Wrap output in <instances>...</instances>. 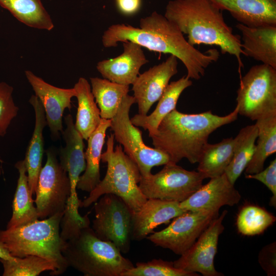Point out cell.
<instances>
[{
	"label": "cell",
	"mask_w": 276,
	"mask_h": 276,
	"mask_svg": "<svg viewBox=\"0 0 276 276\" xmlns=\"http://www.w3.org/2000/svg\"><path fill=\"white\" fill-rule=\"evenodd\" d=\"M130 41L151 51L169 54L185 66L190 79L199 80L205 69L217 61L220 54L216 49L202 52L191 45L177 26L164 15L153 12L142 18L140 27L114 24L104 31L102 41L105 48L116 47L119 42Z\"/></svg>",
	"instance_id": "cell-1"
},
{
	"label": "cell",
	"mask_w": 276,
	"mask_h": 276,
	"mask_svg": "<svg viewBox=\"0 0 276 276\" xmlns=\"http://www.w3.org/2000/svg\"><path fill=\"white\" fill-rule=\"evenodd\" d=\"M238 106L224 116L211 110L187 114L174 109L161 121L156 131L150 137L154 148L169 157L170 163L177 164L187 158L191 164L198 163L210 135L217 128L237 120Z\"/></svg>",
	"instance_id": "cell-2"
},
{
	"label": "cell",
	"mask_w": 276,
	"mask_h": 276,
	"mask_svg": "<svg viewBox=\"0 0 276 276\" xmlns=\"http://www.w3.org/2000/svg\"><path fill=\"white\" fill-rule=\"evenodd\" d=\"M164 16L187 35V41L191 45H216L222 53L235 56L240 74L243 67L241 37L233 33L232 28L224 21L222 10L211 1H170Z\"/></svg>",
	"instance_id": "cell-3"
},
{
	"label": "cell",
	"mask_w": 276,
	"mask_h": 276,
	"mask_svg": "<svg viewBox=\"0 0 276 276\" xmlns=\"http://www.w3.org/2000/svg\"><path fill=\"white\" fill-rule=\"evenodd\" d=\"M64 212L24 225L0 230V242L15 257L34 255L55 265L53 275H59L68 267L62 250L64 244L60 236V223Z\"/></svg>",
	"instance_id": "cell-4"
},
{
	"label": "cell",
	"mask_w": 276,
	"mask_h": 276,
	"mask_svg": "<svg viewBox=\"0 0 276 276\" xmlns=\"http://www.w3.org/2000/svg\"><path fill=\"white\" fill-rule=\"evenodd\" d=\"M62 252L68 267L85 276H121L134 267L114 244L98 238L90 225L65 241Z\"/></svg>",
	"instance_id": "cell-5"
},
{
	"label": "cell",
	"mask_w": 276,
	"mask_h": 276,
	"mask_svg": "<svg viewBox=\"0 0 276 276\" xmlns=\"http://www.w3.org/2000/svg\"><path fill=\"white\" fill-rule=\"evenodd\" d=\"M114 140L112 133L107 136L106 149L101 155L102 162L107 166L104 178L81 201L80 207L87 208L103 195L112 194L121 197L134 213L147 200L139 187L141 175L136 164L120 144L114 149Z\"/></svg>",
	"instance_id": "cell-6"
},
{
	"label": "cell",
	"mask_w": 276,
	"mask_h": 276,
	"mask_svg": "<svg viewBox=\"0 0 276 276\" xmlns=\"http://www.w3.org/2000/svg\"><path fill=\"white\" fill-rule=\"evenodd\" d=\"M136 103L133 96L128 95L123 100L116 114L111 119L110 128L114 140L123 147L124 152L136 164L142 177L151 174L153 167L170 163L169 156L156 148L146 145L142 133L131 122L129 112Z\"/></svg>",
	"instance_id": "cell-7"
},
{
	"label": "cell",
	"mask_w": 276,
	"mask_h": 276,
	"mask_svg": "<svg viewBox=\"0 0 276 276\" xmlns=\"http://www.w3.org/2000/svg\"><path fill=\"white\" fill-rule=\"evenodd\" d=\"M238 113L251 120L276 112V69L260 64L240 78L237 91Z\"/></svg>",
	"instance_id": "cell-8"
},
{
	"label": "cell",
	"mask_w": 276,
	"mask_h": 276,
	"mask_svg": "<svg viewBox=\"0 0 276 276\" xmlns=\"http://www.w3.org/2000/svg\"><path fill=\"white\" fill-rule=\"evenodd\" d=\"M92 229L100 239L114 244L122 254L131 247L133 212L120 197L105 194L95 202Z\"/></svg>",
	"instance_id": "cell-9"
},
{
	"label": "cell",
	"mask_w": 276,
	"mask_h": 276,
	"mask_svg": "<svg viewBox=\"0 0 276 276\" xmlns=\"http://www.w3.org/2000/svg\"><path fill=\"white\" fill-rule=\"evenodd\" d=\"M204 179L198 171L187 170L168 163L155 174L141 177L139 187L147 199L181 202L202 185Z\"/></svg>",
	"instance_id": "cell-10"
},
{
	"label": "cell",
	"mask_w": 276,
	"mask_h": 276,
	"mask_svg": "<svg viewBox=\"0 0 276 276\" xmlns=\"http://www.w3.org/2000/svg\"><path fill=\"white\" fill-rule=\"evenodd\" d=\"M46 153L47 161L38 176L34 200L38 218L42 219L64 212L71 193L67 173L55 151L50 148Z\"/></svg>",
	"instance_id": "cell-11"
},
{
	"label": "cell",
	"mask_w": 276,
	"mask_h": 276,
	"mask_svg": "<svg viewBox=\"0 0 276 276\" xmlns=\"http://www.w3.org/2000/svg\"><path fill=\"white\" fill-rule=\"evenodd\" d=\"M219 211H186L174 218L164 229L146 238L156 246L181 255L196 241Z\"/></svg>",
	"instance_id": "cell-12"
},
{
	"label": "cell",
	"mask_w": 276,
	"mask_h": 276,
	"mask_svg": "<svg viewBox=\"0 0 276 276\" xmlns=\"http://www.w3.org/2000/svg\"><path fill=\"white\" fill-rule=\"evenodd\" d=\"M227 213V211L224 210L214 219L193 244L173 262L176 268L190 272H199L203 276L224 275L216 270L214 262L219 237L224 229L223 221Z\"/></svg>",
	"instance_id": "cell-13"
},
{
	"label": "cell",
	"mask_w": 276,
	"mask_h": 276,
	"mask_svg": "<svg viewBox=\"0 0 276 276\" xmlns=\"http://www.w3.org/2000/svg\"><path fill=\"white\" fill-rule=\"evenodd\" d=\"M64 121L66 127L61 134L65 146L59 152V162L67 172L71 185L64 215L70 218H76L80 216L78 209L81 202L78 197L77 185L81 174L86 168L84 139L76 129L71 114L66 115Z\"/></svg>",
	"instance_id": "cell-14"
},
{
	"label": "cell",
	"mask_w": 276,
	"mask_h": 276,
	"mask_svg": "<svg viewBox=\"0 0 276 276\" xmlns=\"http://www.w3.org/2000/svg\"><path fill=\"white\" fill-rule=\"evenodd\" d=\"M26 77L31 85L35 95L38 98L43 107L47 125L52 137L58 139L63 129L62 119L66 108H72L71 99L76 97L75 88H62L54 86L32 71H26Z\"/></svg>",
	"instance_id": "cell-15"
},
{
	"label": "cell",
	"mask_w": 276,
	"mask_h": 276,
	"mask_svg": "<svg viewBox=\"0 0 276 276\" xmlns=\"http://www.w3.org/2000/svg\"><path fill=\"white\" fill-rule=\"evenodd\" d=\"M177 58L170 55L161 63L139 74L132 84L133 97L139 113L147 114L153 104L158 101L170 79L178 72Z\"/></svg>",
	"instance_id": "cell-16"
},
{
	"label": "cell",
	"mask_w": 276,
	"mask_h": 276,
	"mask_svg": "<svg viewBox=\"0 0 276 276\" xmlns=\"http://www.w3.org/2000/svg\"><path fill=\"white\" fill-rule=\"evenodd\" d=\"M241 198V194L224 173L210 178L207 183L180 202V206L185 211H219L222 206L238 204Z\"/></svg>",
	"instance_id": "cell-17"
},
{
	"label": "cell",
	"mask_w": 276,
	"mask_h": 276,
	"mask_svg": "<svg viewBox=\"0 0 276 276\" xmlns=\"http://www.w3.org/2000/svg\"><path fill=\"white\" fill-rule=\"evenodd\" d=\"M123 45L124 50L121 55L99 62L96 67L104 78L129 85L133 84L140 74L141 67L148 60L140 45L126 41L123 42Z\"/></svg>",
	"instance_id": "cell-18"
},
{
	"label": "cell",
	"mask_w": 276,
	"mask_h": 276,
	"mask_svg": "<svg viewBox=\"0 0 276 276\" xmlns=\"http://www.w3.org/2000/svg\"><path fill=\"white\" fill-rule=\"evenodd\" d=\"M185 212L180 208V202L147 199L142 206L133 213L132 240L140 241L146 239L157 226L169 223L172 219Z\"/></svg>",
	"instance_id": "cell-19"
},
{
	"label": "cell",
	"mask_w": 276,
	"mask_h": 276,
	"mask_svg": "<svg viewBox=\"0 0 276 276\" xmlns=\"http://www.w3.org/2000/svg\"><path fill=\"white\" fill-rule=\"evenodd\" d=\"M249 27L276 26V0H210Z\"/></svg>",
	"instance_id": "cell-20"
},
{
	"label": "cell",
	"mask_w": 276,
	"mask_h": 276,
	"mask_svg": "<svg viewBox=\"0 0 276 276\" xmlns=\"http://www.w3.org/2000/svg\"><path fill=\"white\" fill-rule=\"evenodd\" d=\"M242 34L243 55L276 69V26L236 25Z\"/></svg>",
	"instance_id": "cell-21"
},
{
	"label": "cell",
	"mask_w": 276,
	"mask_h": 276,
	"mask_svg": "<svg viewBox=\"0 0 276 276\" xmlns=\"http://www.w3.org/2000/svg\"><path fill=\"white\" fill-rule=\"evenodd\" d=\"M29 102L34 108L35 122L34 131L24 159L27 170L29 189L31 193L35 194L38 176L42 167V161L44 153L43 131L47 123L43 107L38 98L35 95H32Z\"/></svg>",
	"instance_id": "cell-22"
},
{
	"label": "cell",
	"mask_w": 276,
	"mask_h": 276,
	"mask_svg": "<svg viewBox=\"0 0 276 276\" xmlns=\"http://www.w3.org/2000/svg\"><path fill=\"white\" fill-rule=\"evenodd\" d=\"M192 85V81L187 76L171 82L158 100L154 110L149 115L135 114L130 119L131 123L136 127L148 130L149 136H151L156 131L164 118L176 109L177 102L183 91Z\"/></svg>",
	"instance_id": "cell-23"
},
{
	"label": "cell",
	"mask_w": 276,
	"mask_h": 276,
	"mask_svg": "<svg viewBox=\"0 0 276 276\" xmlns=\"http://www.w3.org/2000/svg\"><path fill=\"white\" fill-rule=\"evenodd\" d=\"M111 120L102 119L98 127L88 137L85 152L86 168L79 177L77 189L90 193L100 182V163L107 130Z\"/></svg>",
	"instance_id": "cell-24"
},
{
	"label": "cell",
	"mask_w": 276,
	"mask_h": 276,
	"mask_svg": "<svg viewBox=\"0 0 276 276\" xmlns=\"http://www.w3.org/2000/svg\"><path fill=\"white\" fill-rule=\"evenodd\" d=\"M15 167L18 170V178L12 202V215L6 228L24 225L39 219L29 187L25 159L17 162Z\"/></svg>",
	"instance_id": "cell-25"
},
{
	"label": "cell",
	"mask_w": 276,
	"mask_h": 276,
	"mask_svg": "<svg viewBox=\"0 0 276 276\" xmlns=\"http://www.w3.org/2000/svg\"><path fill=\"white\" fill-rule=\"evenodd\" d=\"M74 88L78 101L75 126L83 139L87 140L101 122L100 110L91 93L90 85L85 78L80 77Z\"/></svg>",
	"instance_id": "cell-26"
},
{
	"label": "cell",
	"mask_w": 276,
	"mask_h": 276,
	"mask_svg": "<svg viewBox=\"0 0 276 276\" xmlns=\"http://www.w3.org/2000/svg\"><path fill=\"white\" fill-rule=\"evenodd\" d=\"M255 124L258 130L257 145L245 169L246 174L262 171L267 157L276 152V112L261 117Z\"/></svg>",
	"instance_id": "cell-27"
},
{
	"label": "cell",
	"mask_w": 276,
	"mask_h": 276,
	"mask_svg": "<svg viewBox=\"0 0 276 276\" xmlns=\"http://www.w3.org/2000/svg\"><path fill=\"white\" fill-rule=\"evenodd\" d=\"M233 137L223 139L219 143L204 146L198 163L197 171L204 179L221 175L225 172L233 156Z\"/></svg>",
	"instance_id": "cell-28"
},
{
	"label": "cell",
	"mask_w": 276,
	"mask_h": 276,
	"mask_svg": "<svg viewBox=\"0 0 276 276\" xmlns=\"http://www.w3.org/2000/svg\"><path fill=\"white\" fill-rule=\"evenodd\" d=\"M90 81L91 93L99 108L101 118L111 120L128 95L129 85L98 77H91Z\"/></svg>",
	"instance_id": "cell-29"
},
{
	"label": "cell",
	"mask_w": 276,
	"mask_h": 276,
	"mask_svg": "<svg viewBox=\"0 0 276 276\" xmlns=\"http://www.w3.org/2000/svg\"><path fill=\"white\" fill-rule=\"evenodd\" d=\"M0 6L28 27L47 31L54 27L41 0H0Z\"/></svg>",
	"instance_id": "cell-30"
},
{
	"label": "cell",
	"mask_w": 276,
	"mask_h": 276,
	"mask_svg": "<svg viewBox=\"0 0 276 276\" xmlns=\"http://www.w3.org/2000/svg\"><path fill=\"white\" fill-rule=\"evenodd\" d=\"M258 134L256 124L242 128L234 139V153L232 160L225 170L229 182H235L250 162L255 150V142Z\"/></svg>",
	"instance_id": "cell-31"
},
{
	"label": "cell",
	"mask_w": 276,
	"mask_h": 276,
	"mask_svg": "<svg viewBox=\"0 0 276 276\" xmlns=\"http://www.w3.org/2000/svg\"><path fill=\"white\" fill-rule=\"evenodd\" d=\"M275 221V217L264 208L248 204L242 207L239 212L236 225L240 234L252 236L262 234Z\"/></svg>",
	"instance_id": "cell-32"
},
{
	"label": "cell",
	"mask_w": 276,
	"mask_h": 276,
	"mask_svg": "<svg viewBox=\"0 0 276 276\" xmlns=\"http://www.w3.org/2000/svg\"><path fill=\"white\" fill-rule=\"evenodd\" d=\"M3 267V276H37L45 271H50L53 275L56 271L54 263L37 256L22 258L14 257L11 259H0Z\"/></svg>",
	"instance_id": "cell-33"
},
{
	"label": "cell",
	"mask_w": 276,
	"mask_h": 276,
	"mask_svg": "<svg viewBox=\"0 0 276 276\" xmlns=\"http://www.w3.org/2000/svg\"><path fill=\"white\" fill-rule=\"evenodd\" d=\"M197 273L190 272L177 268L173 262L160 259L147 262H137L135 266L121 274V276H197Z\"/></svg>",
	"instance_id": "cell-34"
},
{
	"label": "cell",
	"mask_w": 276,
	"mask_h": 276,
	"mask_svg": "<svg viewBox=\"0 0 276 276\" xmlns=\"http://www.w3.org/2000/svg\"><path fill=\"white\" fill-rule=\"evenodd\" d=\"M13 88L4 82H0V136H4L12 121L19 110L13 100Z\"/></svg>",
	"instance_id": "cell-35"
},
{
	"label": "cell",
	"mask_w": 276,
	"mask_h": 276,
	"mask_svg": "<svg viewBox=\"0 0 276 276\" xmlns=\"http://www.w3.org/2000/svg\"><path fill=\"white\" fill-rule=\"evenodd\" d=\"M247 179L258 180L266 186L272 194L269 205L276 208V159L272 160L264 170L252 174H246Z\"/></svg>",
	"instance_id": "cell-36"
},
{
	"label": "cell",
	"mask_w": 276,
	"mask_h": 276,
	"mask_svg": "<svg viewBox=\"0 0 276 276\" xmlns=\"http://www.w3.org/2000/svg\"><path fill=\"white\" fill-rule=\"evenodd\" d=\"M273 242L261 250L258 256V262L268 276L276 274V244Z\"/></svg>",
	"instance_id": "cell-37"
},
{
	"label": "cell",
	"mask_w": 276,
	"mask_h": 276,
	"mask_svg": "<svg viewBox=\"0 0 276 276\" xmlns=\"http://www.w3.org/2000/svg\"><path fill=\"white\" fill-rule=\"evenodd\" d=\"M116 3L121 13L131 15L139 10L141 0H116Z\"/></svg>",
	"instance_id": "cell-38"
},
{
	"label": "cell",
	"mask_w": 276,
	"mask_h": 276,
	"mask_svg": "<svg viewBox=\"0 0 276 276\" xmlns=\"http://www.w3.org/2000/svg\"><path fill=\"white\" fill-rule=\"evenodd\" d=\"M14 257L12 256L8 250L4 247L3 244L0 242V259H11Z\"/></svg>",
	"instance_id": "cell-39"
}]
</instances>
